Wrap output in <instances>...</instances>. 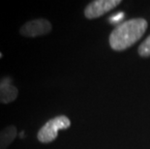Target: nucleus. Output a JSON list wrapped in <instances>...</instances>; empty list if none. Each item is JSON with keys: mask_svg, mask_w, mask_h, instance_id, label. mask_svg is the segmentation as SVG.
I'll use <instances>...</instances> for the list:
<instances>
[{"mask_svg": "<svg viewBox=\"0 0 150 149\" xmlns=\"http://www.w3.org/2000/svg\"><path fill=\"white\" fill-rule=\"evenodd\" d=\"M18 96V89L12 83L10 78H5L0 81V104H10Z\"/></svg>", "mask_w": 150, "mask_h": 149, "instance_id": "nucleus-5", "label": "nucleus"}, {"mask_svg": "<svg viewBox=\"0 0 150 149\" xmlns=\"http://www.w3.org/2000/svg\"><path fill=\"white\" fill-rule=\"evenodd\" d=\"M147 26V21L142 18L123 21L110 35V47L116 52H122L132 47L143 36Z\"/></svg>", "mask_w": 150, "mask_h": 149, "instance_id": "nucleus-1", "label": "nucleus"}, {"mask_svg": "<svg viewBox=\"0 0 150 149\" xmlns=\"http://www.w3.org/2000/svg\"><path fill=\"white\" fill-rule=\"evenodd\" d=\"M120 3L121 0H95L86 6L84 16L88 20L100 18L104 14L116 8Z\"/></svg>", "mask_w": 150, "mask_h": 149, "instance_id": "nucleus-4", "label": "nucleus"}, {"mask_svg": "<svg viewBox=\"0 0 150 149\" xmlns=\"http://www.w3.org/2000/svg\"><path fill=\"white\" fill-rule=\"evenodd\" d=\"M124 18H125V14H124V12H118V13H116V14L112 15L110 18V23L117 26V25L120 24V23L122 21V20Z\"/></svg>", "mask_w": 150, "mask_h": 149, "instance_id": "nucleus-8", "label": "nucleus"}, {"mask_svg": "<svg viewBox=\"0 0 150 149\" xmlns=\"http://www.w3.org/2000/svg\"><path fill=\"white\" fill-rule=\"evenodd\" d=\"M52 30V25L47 18H35L25 23L20 28V34L22 37L36 38L47 35Z\"/></svg>", "mask_w": 150, "mask_h": 149, "instance_id": "nucleus-3", "label": "nucleus"}, {"mask_svg": "<svg viewBox=\"0 0 150 149\" xmlns=\"http://www.w3.org/2000/svg\"><path fill=\"white\" fill-rule=\"evenodd\" d=\"M18 137V130L15 125H9L0 131V149H8Z\"/></svg>", "mask_w": 150, "mask_h": 149, "instance_id": "nucleus-6", "label": "nucleus"}, {"mask_svg": "<svg viewBox=\"0 0 150 149\" xmlns=\"http://www.w3.org/2000/svg\"><path fill=\"white\" fill-rule=\"evenodd\" d=\"M138 52L142 57H148V56H150V35L139 45Z\"/></svg>", "mask_w": 150, "mask_h": 149, "instance_id": "nucleus-7", "label": "nucleus"}, {"mask_svg": "<svg viewBox=\"0 0 150 149\" xmlns=\"http://www.w3.org/2000/svg\"><path fill=\"white\" fill-rule=\"evenodd\" d=\"M1 56H2V53H0V57H1Z\"/></svg>", "mask_w": 150, "mask_h": 149, "instance_id": "nucleus-9", "label": "nucleus"}, {"mask_svg": "<svg viewBox=\"0 0 150 149\" xmlns=\"http://www.w3.org/2000/svg\"><path fill=\"white\" fill-rule=\"evenodd\" d=\"M71 126V121L66 115H58L50 119L37 135L38 141L42 143H50L58 136L59 130H67Z\"/></svg>", "mask_w": 150, "mask_h": 149, "instance_id": "nucleus-2", "label": "nucleus"}]
</instances>
